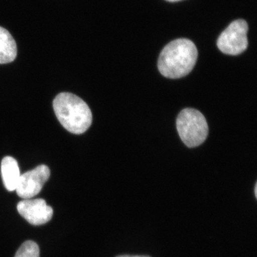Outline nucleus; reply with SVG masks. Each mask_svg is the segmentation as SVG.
<instances>
[{
  "label": "nucleus",
  "instance_id": "1",
  "mask_svg": "<svg viewBox=\"0 0 257 257\" xmlns=\"http://www.w3.org/2000/svg\"><path fill=\"white\" fill-rule=\"evenodd\" d=\"M197 57V47L191 40H174L161 52L158 60L159 71L167 78H182L192 72Z\"/></svg>",
  "mask_w": 257,
  "mask_h": 257
},
{
  "label": "nucleus",
  "instance_id": "2",
  "mask_svg": "<svg viewBox=\"0 0 257 257\" xmlns=\"http://www.w3.org/2000/svg\"><path fill=\"white\" fill-rule=\"evenodd\" d=\"M56 116L69 133L81 135L90 127L92 111L85 101L72 93L62 92L53 101Z\"/></svg>",
  "mask_w": 257,
  "mask_h": 257
},
{
  "label": "nucleus",
  "instance_id": "3",
  "mask_svg": "<svg viewBox=\"0 0 257 257\" xmlns=\"http://www.w3.org/2000/svg\"><path fill=\"white\" fill-rule=\"evenodd\" d=\"M179 137L186 146H199L207 140L209 127L207 120L200 111L187 108L179 113L177 119Z\"/></svg>",
  "mask_w": 257,
  "mask_h": 257
},
{
  "label": "nucleus",
  "instance_id": "4",
  "mask_svg": "<svg viewBox=\"0 0 257 257\" xmlns=\"http://www.w3.org/2000/svg\"><path fill=\"white\" fill-rule=\"evenodd\" d=\"M247 32L248 25L245 20L233 22L218 38V48L226 55H240L247 49Z\"/></svg>",
  "mask_w": 257,
  "mask_h": 257
},
{
  "label": "nucleus",
  "instance_id": "5",
  "mask_svg": "<svg viewBox=\"0 0 257 257\" xmlns=\"http://www.w3.org/2000/svg\"><path fill=\"white\" fill-rule=\"evenodd\" d=\"M50 177V169L44 165L20 175L16 188L19 197L28 199L37 195Z\"/></svg>",
  "mask_w": 257,
  "mask_h": 257
},
{
  "label": "nucleus",
  "instance_id": "6",
  "mask_svg": "<svg viewBox=\"0 0 257 257\" xmlns=\"http://www.w3.org/2000/svg\"><path fill=\"white\" fill-rule=\"evenodd\" d=\"M17 208L19 214L35 226L46 224L53 216V209L43 199H25L18 203Z\"/></svg>",
  "mask_w": 257,
  "mask_h": 257
},
{
  "label": "nucleus",
  "instance_id": "7",
  "mask_svg": "<svg viewBox=\"0 0 257 257\" xmlns=\"http://www.w3.org/2000/svg\"><path fill=\"white\" fill-rule=\"evenodd\" d=\"M1 172L5 187L9 192L16 190L20 177L18 162L12 157H6L2 161Z\"/></svg>",
  "mask_w": 257,
  "mask_h": 257
},
{
  "label": "nucleus",
  "instance_id": "8",
  "mask_svg": "<svg viewBox=\"0 0 257 257\" xmlns=\"http://www.w3.org/2000/svg\"><path fill=\"white\" fill-rule=\"evenodd\" d=\"M18 54L16 42L6 29L0 27V64H8L15 60Z\"/></svg>",
  "mask_w": 257,
  "mask_h": 257
},
{
  "label": "nucleus",
  "instance_id": "9",
  "mask_svg": "<svg viewBox=\"0 0 257 257\" xmlns=\"http://www.w3.org/2000/svg\"><path fill=\"white\" fill-rule=\"evenodd\" d=\"M15 257H40V248L36 242L29 240L21 245Z\"/></svg>",
  "mask_w": 257,
  "mask_h": 257
},
{
  "label": "nucleus",
  "instance_id": "10",
  "mask_svg": "<svg viewBox=\"0 0 257 257\" xmlns=\"http://www.w3.org/2000/svg\"><path fill=\"white\" fill-rule=\"evenodd\" d=\"M117 257H150L147 256H130V255H123V256H119Z\"/></svg>",
  "mask_w": 257,
  "mask_h": 257
},
{
  "label": "nucleus",
  "instance_id": "11",
  "mask_svg": "<svg viewBox=\"0 0 257 257\" xmlns=\"http://www.w3.org/2000/svg\"><path fill=\"white\" fill-rule=\"evenodd\" d=\"M256 190H257V187H256V185H255V188H254L255 196H256V197L257 196Z\"/></svg>",
  "mask_w": 257,
  "mask_h": 257
},
{
  "label": "nucleus",
  "instance_id": "12",
  "mask_svg": "<svg viewBox=\"0 0 257 257\" xmlns=\"http://www.w3.org/2000/svg\"><path fill=\"white\" fill-rule=\"evenodd\" d=\"M167 1L172 2V3H174V2H178L180 1V0H167Z\"/></svg>",
  "mask_w": 257,
  "mask_h": 257
}]
</instances>
